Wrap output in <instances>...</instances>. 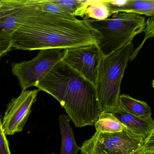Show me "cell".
<instances>
[{"label": "cell", "mask_w": 154, "mask_h": 154, "mask_svg": "<svg viewBox=\"0 0 154 154\" xmlns=\"http://www.w3.org/2000/svg\"><path fill=\"white\" fill-rule=\"evenodd\" d=\"M143 154H154V128L144 140Z\"/></svg>", "instance_id": "obj_19"}, {"label": "cell", "mask_w": 154, "mask_h": 154, "mask_svg": "<svg viewBox=\"0 0 154 154\" xmlns=\"http://www.w3.org/2000/svg\"><path fill=\"white\" fill-rule=\"evenodd\" d=\"M51 1L75 17H80L84 19L90 0H51Z\"/></svg>", "instance_id": "obj_16"}, {"label": "cell", "mask_w": 154, "mask_h": 154, "mask_svg": "<svg viewBox=\"0 0 154 154\" xmlns=\"http://www.w3.org/2000/svg\"><path fill=\"white\" fill-rule=\"evenodd\" d=\"M70 119L69 116L66 114H61L59 117L62 140L60 154H78L81 148L75 140L74 133L70 124Z\"/></svg>", "instance_id": "obj_11"}, {"label": "cell", "mask_w": 154, "mask_h": 154, "mask_svg": "<svg viewBox=\"0 0 154 154\" xmlns=\"http://www.w3.org/2000/svg\"><path fill=\"white\" fill-rule=\"evenodd\" d=\"M0 124V154H11L9 141Z\"/></svg>", "instance_id": "obj_20"}, {"label": "cell", "mask_w": 154, "mask_h": 154, "mask_svg": "<svg viewBox=\"0 0 154 154\" xmlns=\"http://www.w3.org/2000/svg\"><path fill=\"white\" fill-rule=\"evenodd\" d=\"M145 33V37L140 45L137 48L135 51H133L131 57L130 61H132L137 56L140 50L143 47L146 41L149 38L154 37V16L150 17L146 21V27L144 30Z\"/></svg>", "instance_id": "obj_18"}, {"label": "cell", "mask_w": 154, "mask_h": 154, "mask_svg": "<svg viewBox=\"0 0 154 154\" xmlns=\"http://www.w3.org/2000/svg\"><path fill=\"white\" fill-rule=\"evenodd\" d=\"M112 113L127 130L144 139L154 128V120L151 117L145 119L137 117L125 111L119 106Z\"/></svg>", "instance_id": "obj_10"}, {"label": "cell", "mask_w": 154, "mask_h": 154, "mask_svg": "<svg viewBox=\"0 0 154 154\" xmlns=\"http://www.w3.org/2000/svg\"><path fill=\"white\" fill-rule=\"evenodd\" d=\"M151 85H152V87L154 88V79L152 81V83H151Z\"/></svg>", "instance_id": "obj_23"}, {"label": "cell", "mask_w": 154, "mask_h": 154, "mask_svg": "<svg viewBox=\"0 0 154 154\" xmlns=\"http://www.w3.org/2000/svg\"><path fill=\"white\" fill-rule=\"evenodd\" d=\"M36 87L56 99L77 128L94 126L102 112L95 86L63 60Z\"/></svg>", "instance_id": "obj_2"}, {"label": "cell", "mask_w": 154, "mask_h": 154, "mask_svg": "<svg viewBox=\"0 0 154 154\" xmlns=\"http://www.w3.org/2000/svg\"><path fill=\"white\" fill-rule=\"evenodd\" d=\"M87 20L100 34L97 45L103 56L132 43L134 38L144 32L146 27L145 17L129 12L115 13L104 20Z\"/></svg>", "instance_id": "obj_3"}, {"label": "cell", "mask_w": 154, "mask_h": 154, "mask_svg": "<svg viewBox=\"0 0 154 154\" xmlns=\"http://www.w3.org/2000/svg\"><path fill=\"white\" fill-rule=\"evenodd\" d=\"M0 56L2 57L13 48L11 38L0 37Z\"/></svg>", "instance_id": "obj_21"}, {"label": "cell", "mask_w": 154, "mask_h": 154, "mask_svg": "<svg viewBox=\"0 0 154 154\" xmlns=\"http://www.w3.org/2000/svg\"><path fill=\"white\" fill-rule=\"evenodd\" d=\"M144 139L125 129L113 133L96 131L80 148L82 154H131L143 146Z\"/></svg>", "instance_id": "obj_6"}, {"label": "cell", "mask_w": 154, "mask_h": 154, "mask_svg": "<svg viewBox=\"0 0 154 154\" xmlns=\"http://www.w3.org/2000/svg\"><path fill=\"white\" fill-rule=\"evenodd\" d=\"M131 154H143V148H142V147L140 148V149H138V150L135 151V152L131 153Z\"/></svg>", "instance_id": "obj_22"}, {"label": "cell", "mask_w": 154, "mask_h": 154, "mask_svg": "<svg viewBox=\"0 0 154 154\" xmlns=\"http://www.w3.org/2000/svg\"><path fill=\"white\" fill-rule=\"evenodd\" d=\"M57 154L56 153H51V154Z\"/></svg>", "instance_id": "obj_24"}, {"label": "cell", "mask_w": 154, "mask_h": 154, "mask_svg": "<svg viewBox=\"0 0 154 154\" xmlns=\"http://www.w3.org/2000/svg\"><path fill=\"white\" fill-rule=\"evenodd\" d=\"M11 38L13 48L40 51L97 45L100 35L87 20L66 18L38 11L24 20Z\"/></svg>", "instance_id": "obj_1"}, {"label": "cell", "mask_w": 154, "mask_h": 154, "mask_svg": "<svg viewBox=\"0 0 154 154\" xmlns=\"http://www.w3.org/2000/svg\"><path fill=\"white\" fill-rule=\"evenodd\" d=\"M94 126L96 131L102 133H116L121 132L126 129L112 112H102Z\"/></svg>", "instance_id": "obj_14"}, {"label": "cell", "mask_w": 154, "mask_h": 154, "mask_svg": "<svg viewBox=\"0 0 154 154\" xmlns=\"http://www.w3.org/2000/svg\"><path fill=\"white\" fill-rule=\"evenodd\" d=\"M96 44L65 49L63 61L80 73L96 87L102 58Z\"/></svg>", "instance_id": "obj_8"}, {"label": "cell", "mask_w": 154, "mask_h": 154, "mask_svg": "<svg viewBox=\"0 0 154 154\" xmlns=\"http://www.w3.org/2000/svg\"><path fill=\"white\" fill-rule=\"evenodd\" d=\"M38 11L36 0H1L0 37L11 38L24 20Z\"/></svg>", "instance_id": "obj_9"}, {"label": "cell", "mask_w": 154, "mask_h": 154, "mask_svg": "<svg viewBox=\"0 0 154 154\" xmlns=\"http://www.w3.org/2000/svg\"><path fill=\"white\" fill-rule=\"evenodd\" d=\"M112 16L108 1L90 0L84 19L104 20Z\"/></svg>", "instance_id": "obj_15"}, {"label": "cell", "mask_w": 154, "mask_h": 154, "mask_svg": "<svg viewBox=\"0 0 154 154\" xmlns=\"http://www.w3.org/2000/svg\"><path fill=\"white\" fill-rule=\"evenodd\" d=\"M133 48L132 42L102 58L96 89L102 112H113L119 107L121 85Z\"/></svg>", "instance_id": "obj_4"}, {"label": "cell", "mask_w": 154, "mask_h": 154, "mask_svg": "<svg viewBox=\"0 0 154 154\" xmlns=\"http://www.w3.org/2000/svg\"><path fill=\"white\" fill-rule=\"evenodd\" d=\"M64 55L63 49H43L29 61L11 64L12 73L18 80L21 90L36 87L55 66L63 61Z\"/></svg>", "instance_id": "obj_5"}, {"label": "cell", "mask_w": 154, "mask_h": 154, "mask_svg": "<svg viewBox=\"0 0 154 154\" xmlns=\"http://www.w3.org/2000/svg\"><path fill=\"white\" fill-rule=\"evenodd\" d=\"M39 91L38 89L22 91L18 97L13 98L7 105L5 115L0 120L6 136L13 135L23 131Z\"/></svg>", "instance_id": "obj_7"}, {"label": "cell", "mask_w": 154, "mask_h": 154, "mask_svg": "<svg viewBox=\"0 0 154 154\" xmlns=\"http://www.w3.org/2000/svg\"><path fill=\"white\" fill-rule=\"evenodd\" d=\"M39 10L42 12L58 15L66 18L74 19L76 17L72 16L58 5L53 3L51 0H36Z\"/></svg>", "instance_id": "obj_17"}, {"label": "cell", "mask_w": 154, "mask_h": 154, "mask_svg": "<svg viewBox=\"0 0 154 154\" xmlns=\"http://www.w3.org/2000/svg\"><path fill=\"white\" fill-rule=\"evenodd\" d=\"M119 106L131 114L142 118L151 117V109L149 105L144 101L136 100L129 95H120Z\"/></svg>", "instance_id": "obj_13"}, {"label": "cell", "mask_w": 154, "mask_h": 154, "mask_svg": "<svg viewBox=\"0 0 154 154\" xmlns=\"http://www.w3.org/2000/svg\"><path fill=\"white\" fill-rule=\"evenodd\" d=\"M108 3L112 14L121 12H129L147 17L154 16V0H126L125 4L116 7Z\"/></svg>", "instance_id": "obj_12"}]
</instances>
